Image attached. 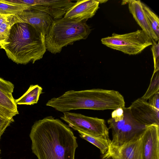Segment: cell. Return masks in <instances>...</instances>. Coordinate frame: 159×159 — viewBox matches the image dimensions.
<instances>
[{"instance_id": "cell-4", "label": "cell", "mask_w": 159, "mask_h": 159, "mask_svg": "<svg viewBox=\"0 0 159 159\" xmlns=\"http://www.w3.org/2000/svg\"><path fill=\"white\" fill-rule=\"evenodd\" d=\"M86 21L78 22L64 17L53 19L45 36L46 49L56 54L59 53L64 47L86 39L91 29Z\"/></svg>"}, {"instance_id": "cell-9", "label": "cell", "mask_w": 159, "mask_h": 159, "mask_svg": "<svg viewBox=\"0 0 159 159\" xmlns=\"http://www.w3.org/2000/svg\"><path fill=\"white\" fill-rule=\"evenodd\" d=\"M143 132L120 145H114L111 142L108 151L113 159H143Z\"/></svg>"}, {"instance_id": "cell-23", "label": "cell", "mask_w": 159, "mask_h": 159, "mask_svg": "<svg viewBox=\"0 0 159 159\" xmlns=\"http://www.w3.org/2000/svg\"><path fill=\"white\" fill-rule=\"evenodd\" d=\"M152 45L151 48L153 57L154 70L153 74L159 70V42L158 43L152 39Z\"/></svg>"}, {"instance_id": "cell-29", "label": "cell", "mask_w": 159, "mask_h": 159, "mask_svg": "<svg viewBox=\"0 0 159 159\" xmlns=\"http://www.w3.org/2000/svg\"><path fill=\"white\" fill-rule=\"evenodd\" d=\"M0 152H1V150H0Z\"/></svg>"}, {"instance_id": "cell-3", "label": "cell", "mask_w": 159, "mask_h": 159, "mask_svg": "<svg viewBox=\"0 0 159 159\" xmlns=\"http://www.w3.org/2000/svg\"><path fill=\"white\" fill-rule=\"evenodd\" d=\"M4 50L8 58L17 64H33L42 59L46 51L45 36L28 24L15 23Z\"/></svg>"}, {"instance_id": "cell-24", "label": "cell", "mask_w": 159, "mask_h": 159, "mask_svg": "<svg viewBox=\"0 0 159 159\" xmlns=\"http://www.w3.org/2000/svg\"><path fill=\"white\" fill-rule=\"evenodd\" d=\"M14 87V85L12 83L0 77V90L7 93L12 94Z\"/></svg>"}, {"instance_id": "cell-21", "label": "cell", "mask_w": 159, "mask_h": 159, "mask_svg": "<svg viewBox=\"0 0 159 159\" xmlns=\"http://www.w3.org/2000/svg\"><path fill=\"white\" fill-rule=\"evenodd\" d=\"M143 10L156 36L159 38V19L158 16L144 3L142 2Z\"/></svg>"}, {"instance_id": "cell-7", "label": "cell", "mask_w": 159, "mask_h": 159, "mask_svg": "<svg viewBox=\"0 0 159 159\" xmlns=\"http://www.w3.org/2000/svg\"><path fill=\"white\" fill-rule=\"evenodd\" d=\"M132 118L138 123L147 126L159 125V110L141 98L132 102L128 107Z\"/></svg>"}, {"instance_id": "cell-19", "label": "cell", "mask_w": 159, "mask_h": 159, "mask_svg": "<svg viewBox=\"0 0 159 159\" xmlns=\"http://www.w3.org/2000/svg\"><path fill=\"white\" fill-rule=\"evenodd\" d=\"M80 137L98 148L102 155L106 153L108 150L111 140L109 138L96 136L87 134L78 131Z\"/></svg>"}, {"instance_id": "cell-25", "label": "cell", "mask_w": 159, "mask_h": 159, "mask_svg": "<svg viewBox=\"0 0 159 159\" xmlns=\"http://www.w3.org/2000/svg\"><path fill=\"white\" fill-rule=\"evenodd\" d=\"M14 121L13 118L7 119L4 118L0 115V139L6 128L11 123Z\"/></svg>"}, {"instance_id": "cell-17", "label": "cell", "mask_w": 159, "mask_h": 159, "mask_svg": "<svg viewBox=\"0 0 159 159\" xmlns=\"http://www.w3.org/2000/svg\"><path fill=\"white\" fill-rule=\"evenodd\" d=\"M15 15L0 13V48L4 49L8 44L11 28L15 24Z\"/></svg>"}, {"instance_id": "cell-6", "label": "cell", "mask_w": 159, "mask_h": 159, "mask_svg": "<svg viewBox=\"0 0 159 159\" xmlns=\"http://www.w3.org/2000/svg\"><path fill=\"white\" fill-rule=\"evenodd\" d=\"M61 119L74 130L96 136L109 138V129L105 120L97 117L66 111Z\"/></svg>"}, {"instance_id": "cell-1", "label": "cell", "mask_w": 159, "mask_h": 159, "mask_svg": "<svg viewBox=\"0 0 159 159\" xmlns=\"http://www.w3.org/2000/svg\"><path fill=\"white\" fill-rule=\"evenodd\" d=\"M30 137L38 159H75L77 138L59 119L50 116L36 121Z\"/></svg>"}, {"instance_id": "cell-12", "label": "cell", "mask_w": 159, "mask_h": 159, "mask_svg": "<svg viewBox=\"0 0 159 159\" xmlns=\"http://www.w3.org/2000/svg\"><path fill=\"white\" fill-rule=\"evenodd\" d=\"M97 0H78L68 10L64 17L78 22L93 17L99 8Z\"/></svg>"}, {"instance_id": "cell-8", "label": "cell", "mask_w": 159, "mask_h": 159, "mask_svg": "<svg viewBox=\"0 0 159 159\" xmlns=\"http://www.w3.org/2000/svg\"><path fill=\"white\" fill-rule=\"evenodd\" d=\"M53 20L47 13L29 7L20 13L15 15V23H25L34 27L45 36Z\"/></svg>"}, {"instance_id": "cell-27", "label": "cell", "mask_w": 159, "mask_h": 159, "mask_svg": "<svg viewBox=\"0 0 159 159\" xmlns=\"http://www.w3.org/2000/svg\"><path fill=\"white\" fill-rule=\"evenodd\" d=\"M100 159H113L110 154L108 151L105 154L102 155Z\"/></svg>"}, {"instance_id": "cell-2", "label": "cell", "mask_w": 159, "mask_h": 159, "mask_svg": "<svg viewBox=\"0 0 159 159\" xmlns=\"http://www.w3.org/2000/svg\"><path fill=\"white\" fill-rule=\"evenodd\" d=\"M123 96L118 91L101 89L70 90L49 100L46 106L64 112L72 110H113L125 107Z\"/></svg>"}, {"instance_id": "cell-30", "label": "cell", "mask_w": 159, "mask_h": 159, "mask_svg": "<svg viewBox=\"0 0 159 159\" xmlns=\"http://www.w3.org/2000/svg\"><path fill=\"white\" fill-rule=\"evenodd\" d=\"M0 159H1L0 158Z\"/></svg>"}, {"instance_id": "cell-15", "label": "cell", "mask_w": 159, "mask_h": 159, "mask_svg": "<svg viewBox=\"0 0 159 159\" xmlns=\"http://www.w3.org/2000/svg\"><path fill=\"white\" fill-rule=\"evenodd\" d=\"M131 117L128 107L120 108L114 110L112 112L111 117L107 121L108 129L111 130L112 138L117 135Z\"/></svg>"}, {"instance_id": "cell-11", "label": "cell", "mask_w": 159, "mask_h": 159, "mask_svg": "<svg viewBox=\"0 0 159 159\" xmlns=\"http://www.w3.org/2000/svg\"><path fill=\"white\" fill-rule=\"evenodd\" d=\"M72 0H31L30 7L43 11L54 20L63 18L74 4Z\"/></svg>"}, {"instance_id": "cell-20", "label": "cell", "mask_w": 159, "mask_h": 159, "mask_svg": "<svg viewBox=\"0 0 159 159\" xmlns=\"http://www.w3.org/2000/svg\"><path fill=\"white\" fill-rule=\"evenodd\" d=\"M29 7L27 6L13 3L9 0H0V13L2 14H18Z\"/></svg>"}, {"instance_id": "cell-26", "label": "cell", "mask_w": 159, "mask_h": 159, "mask_svg": "<svg viewBox=\"0 0 159 159\" xmlns=\"http://www.w3.org/2000/svg\"><path fill=\"white\" fill-rule=\"evenodd\" d=\"M148 102L154 108L159 110V92L154 95L149 99Z\"/></svg>"}, {"instance_id": "cell-5", "label": "cell", "mask_w": 159, "mask_h": 159, "mask_svg": "<svg viewBox=\"0 0 159 159\" xmlns=\"http://www.w3.org/2000/svg\"><path fill=\"white\" fill-rule=\"evenodd\" d=\"M101 41L110 48L129 55L140 53L153 43L152 39L142 30L123 34L113 33L102 39Z\"/></svg>"}, {"instance_id": "cell-16", "label": "cell", "mask_w": 159, "mask_h": 159, "mask_svg": "<svg viewBox=\"0 0 159 159\" xmlns=\"http://www.w3.org/2000/svg\"><path fill=\"white\" fill-rule=\"evenodd\" d=\"M18 114L17 104L12 94L0 90V115L6 118L11 119Z\"/></svg>"}, {"instance_id": "cell-10", "label": "cell", "mask_w": 159, "mask_h": 159, "mask_svg": "<svg viewBox=\"0 0 159 159\" xmlns=\"http://www.w3.org/2000/svg\"><path fill=\"white\" fill-rule=\"evenodd\" d=\"M159 125L146 126L142 133L143 159H159Z\"/></svg>"}, {"instance_id": "cell-13", "label": "cell", "mask_w": 159, "mask_h": 159, "mask_svg": "<svg viewBox=\"0 0 159 159\" xmlns=\"http://www.w3.org/2000/svg\"><path fill=\"white\" fill-rule=\"evenodd\" d=\"M128 4L129 12L142 30L147 34L156 42L158 41L153 30L143 10L142 2L140 0H131L126 1Z\"/></svg>"}, {"instance_id": "cell-22", "label": "cell", "mask_w": 159, "mask_h": 159, "mask_svg": "<svg viewBox=\"0 0 159 159\" xmlns=\"http://www.w3.org/2000/svg\"><path fill=\"white\" fill-rule=\"evenodd\" d=\"M159 73L158 71L152 74L149 86L141 98L147 101L154 95L159 92Z\"/></svg>"}, {"instance_id": "cell-28", "label": "cell", "mask_w": 159, "mask_h": 159, "mask_svg": "<svg viewBox=\"0 0 159 159\" xmlns=\"http://www.w3.org/2000/svg\"><path fill=\"white\" fill-rule=\"evenodd\" d=\"M98 2H99V3H104L105 2H107V1H101V0H98Z\"/></svg>"}, {"instance_id": "cell-14", "label": "cell", "mask_w": 159, "mask_h": 159, "mask_svg": "<svg viewBox=\"0 0 159 159\" xmlns=\"http://www.w3.org/2000/svg\"><path fill=\"white\" fill-rule=\"evenodd\" d=\"M146 127L131 117L122 128L117 135L112 139L111 143L116 146L120 145L142 132Z\"/></svg>"}, {"instance_id": "cell-18", "label": "cell", "mask_w": 159, "mask_h": 159, "mask_svg": "<svg viewBox=\"0 0 159 159\" xmlns=\"http://www.w3.org/2000/svg\"><path fill=\"white\" fill-rule=\"evenodd\" d=\"M43 89L38 84L32 85L20 98L15 100L16 104L32 105L37 103Z\"/></svg>"}]
</instances>
